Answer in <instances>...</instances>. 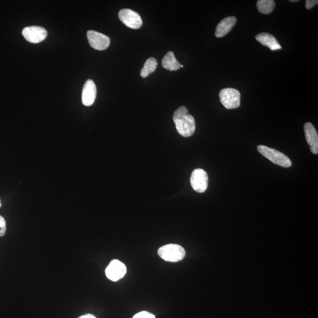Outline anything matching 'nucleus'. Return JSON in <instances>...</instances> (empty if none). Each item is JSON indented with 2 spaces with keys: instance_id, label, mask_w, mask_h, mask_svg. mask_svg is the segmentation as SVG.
Wrapping results in <instances>:
<instances>
[{
  "instance_id": "obj_1",
  "label": "nucleus",
  "mask_w": 318,
  "mask_h": 318,
  "mask_svg": "<svg viewBox=\"0 0 318 318\" xmlns=\"http://www.w3.org/2000/svg\"><path fill=\"white\" fill-rule=\"evenodd\" d=\"M173 119L177 131L185 137L193 135L196 129V123L194 117L189 113L186 107L181 106L175 112Z\"/></svg>"
},
{
  "instance_id": "obj_2",
  "label": "nucleus",
  "mask_w": 318,
  "mask_h": 318,
  "mask_svg": "<svg viewBox=\"0 0 318 318\" xmlns=\"http://www.w3.org/2000/svg\"><path fill=\"white\" fill-rule=\"evenodd\" d=\"M158 254L164 261L177 262L184 259L186 252L184 247L179 244H169L160 247Z\"/></svg>"
},
{
  "instance_id": "obj_3",
  "label": "nucleus",
  "mask_w": 318,
  "mask_h": 318,
  "mask_svg": "<svg viewBox=\"0 0 318 318\" xmlns=\"http://www.w3.org/2000/svg\"><path fill=\"white\" fill-rule=\"evenodd\" d=\"M258 150L264 157L269 159L274 164L284 167L291 166L292 161L290 158L278 150L263 145L259 146Z\"/></svg>"
},
{
  "instance_id": "obj_4",
  "label": "nucleus",
  "mask_w": 318,
  "mask_h": 318,
  "mask_svg": "<svg viewBox=\"0 0 318 318\" xmlns=\"http://www.w3.org/2000/svg\"><path fill=\"white\" fill-rule=\"evenodd\" d=\"M219 97L221 103L227 109L237 108L240 106V93L235 88H224L220 91Z\"/></svg>"
},
{
  "instance_id": "obj_5",
  "label": "nucleus",
  "mask_w": 318,
  "mask_h": 318,
  "mask_svg": "<svg viewBox=\"0 0 318 318\" xmlns=\"http://www.w3.org/2000/svg\"><path fill=\"white\" fill-rule=\"evenodd\" d=\"M208 175L206 171L197 169L191 173L190 184L193 189L198 193H204L208 187Z\"/></svg>"
},
{
  "instance_id": "obj_6",
  "label": "nucleus",
  "mask_w": 318,
  "mask_h": 318,
  "mask_svg": "<svg viewBox=\"0 0 318 318\" xmlns=\"http://www.w3.org/2000/svg\"><path fill=\"white\" fill-rule=\"evenodd\" d=\"M119 19L123 24L132 29H138L142 26V19L137 12L131 9H123L119 13Z\"/></svg>"
},
{
  "instance_id": "obj_7",
  "label": "nucleus",
  "mask_w": 318,
  "mask_h": 318,
  "mask_svg": "<svg viewBox=\"0 0 318 318\" xmlns=\"http://www.w3.org/2000/svg\"><path fill=\"white\" fill-rule=\"evenodd\" d=\"M22 34L29 43L37 44L46 39L47 32L45 28L39 26H29L23 29Z\"/></svg>"
},
{
  "instance_id": "obj_8",
  "label": "nucleus",
  "mask_w": 318,
  "mask_h": 318,
  "mask_svg": "<svg viewBox=\"0 0 318 318\" xmlns=\"http://www.w3.org/2000/svg\"><path fill=\"white\" fill-rule=\"evenodd\" d=\"M87 37L90 46L100 51L107 49L110 44V38L107 35L96 31H88Z\"/></svg>"
},
{
  "instance_id": "obj_9",
  "label": "nucleus",
  "mask_w": 318,
  "mask_h": 318,
  "mask_svg": "<svg viewBox=\"0 0 318 318\" xmlns=\"http://www.w3.org/2000/svg\"><path fill=\"white\" fill-rule=\"evenodd\" d=\"M126 272V265L117 259L112 261L106 269V276L113 282L118 281L123 278Z\"/></svg>"
},
{
  "instance_id": "obj_10",
  "label": "nucleus",
  "mask_w": 318,
  "mask_h": 318,
  "mask_svg": "<svg viewBox=\"0 0 318 318\" xmlns=\"http://www.w3.org/2000/svg\"><path fill=\"white\" fill-rule=\"evenodd\" d=\"M97 88L92 80H88L85 82L82 91V102L85 106L93 105L96 98Z\"/></svg>"
},
{
  "instance_id": "obj_11",
  "label": "nucleus",
  "mask_w": 318,
  "mask_h": 318,
  "mask_svg": "<svg viewBox=\"0 0 318 318\" xmlns=\"http://www.w3.org/2000/svg\"><path fill=\"white\" fill-rule=\"evenodd\" d=\"M306 141L310 146L311 151L313 154L318 153V135L315 127L311 123H306L304 126Z\"/></svg>"
},
{
  "instance_id": "obj_12",
  "label": "nucleus",
  "mask_w": 318,
  "mask_h": 318,
  "mask_svg": "<svg viewBox=\"0 0 318 318\" xmlns=\"http://www.w3.org/2000/svg\"><path fill=\"white\" fill-rule=\"evenodd\" d=\"M237 23V19L234 16H229L223 19L216 26L215 35L216 37L220 38L228 34Z\"/></svg>"
},
{
  "instance_id": "obj_13",
  "label": "nucleus",
  "mask_w": 318,
  "mask_h": 318,
  "mask_svg": "<svg viewBox=\"0 0 318 318\" xmlns=\"http://www.w3.org/2000/svg\"><path fill=\"white\" fill-rule=\"evenodd\" d=\"M256 40L262 44V45L268 47L272 51L282 49V47L280 45L276 38L273 35L266 33V32H263V33L256 35Z\"/></svg>"
},
{
  "instance_id": "obj_14",
  "label": "nucleus",
  "mask_w": 318,
  "mask_h": 318,
  "mask_svg": "<svg viewBox=\"0 0 318 318\" xmlns=\"http://www.w3.org/2000/svg\"><path fill=\"white\" fill-rule=\"evenodd\" d=\"M164 69L170 71H176L181 68V64L176 60L175 54L172 52L167 53L161 61Z\"/></svg>"
},
{
  "instance_id": "obj_15",
  "label": "nucleus",
  "mask_w": 318,
  "mask_h": 318,
  "mask_svg": "<svg viewBox=\"0 0 318 318\" xmlns=\"http://www.w3.org/2000/svg\"><path fill=\"white\" fill-rule=\"evenodd\" d=\"M256 6L261 13L268 14L273 11L275 7V3L273 0H259Z\"/></svg>"
},
{
  "instance_id": "obj_16",
  "label": "nucleus",
  "mask_w": 318,
  "mask_h": 318,
  "mask_svg": "<svg viewBox=\"0 0 318 318\" xmlns=\"http://www.w3.org/2000/svg\"><path fill=\"white\" fill-rule=\"evenodd\" d=\"M158 66V61L155 58H149L147 59L146 63H144L143 69H141L140 75L143 78H147L150 74L154 72Z\"/></svg>"
},
{
  "instance_id": "obj_17",
  "label": "nucleus",
  "mask_w": 318,
  "mask_h": 318,
  "mask_svg": "<svg viewBox=\"0 0 318 318\" xmlns=\"http://www.w3.org/2000/svg\"><path fill=\"white\" fill-rule=\"evenodd\" d=\"M132 318H155V317L148 312L143 311L135 315Z\"/></svg>"
},
{
  "instance_id": "obj_18",
  "label": "nucleus",
  "mask_w": 318,
  "mask_h": 318,
  "mask_svg": "<svg viewBox=\"0 0 318 318\" xmlns=\"http://www.w3.org/2000/svg\"><path fill=\"white\" fill-rule=\"evenodd\" d=\"M6 232V222L4 218L0 215V237H3Z\"/></svg>"
},
{
  "instance_id": "obj_19",
  "label": "nucleus",
  "mask_w": 318,
  "mask_h": 318,
  "mask_svg": "<svg viewBox=\"0 0 318 318\" xmlns=\"http://www.w3.org/2000/svg\"><path fill=\"white\" fill-rule=\"evenodd\" d=\"M318 4V1L317 0H307V1H306V8L308 10H310Z\"/></svg>"
},
{
  "instance_id": "obj_20",
  "label": "nucleus",
  "mask_w": 318,
  "mask_h": 318,
  "mask_svg": "<svg viewBox=\"0 0 318 318\" xmlns=\"http://www.w3.org/2000/svg\"><path fill=\"white\" fill-rule=\"evenodd\" d=\"M79 318H96L94 317V315H93L87 314V315H83V316H81Z\"/></svg>"
},
{
  "instance_id": "obj_21",
  "label": "nucleus",
  "mask_w": 318,
  "mask_h": 318,
  "mask_svg": "<svg viewBox=\"0 0 318 318\" xmlns=\"http://www.w3.org/2000/svg\"><path fill=\"white\" fill-rule=\"evenodd\" d=\"M290 1H291V2H297V1H297V0H291Z\"/></svg>"
},
{
  "instance_id": "obj_22",
  "label": "nucleus",
  "mask_w": 318,
  "mask_h": 318,
  "mask_svg": "<svg viewBox=\"0 0 318 318\" xmlns=\"http://www.w3.org/2000/svg\"><path fill=\"white\" fill-rule=\"evenodd\" d=\"M1 200H0V208H1Z\"/></svg>"
},
{
  "instance_id": "obj_23",
  "label": "nucleus",
  "mask_w": 318,
  "mask_h": 318,
  "mask_svg": "<svg viewBox=\"0 0 318 318\" xmlns=\"http://www.w3.org/2000/svg\"><path fill=\"white\" fill-rule=\"evenodd\" d=\"M181 67H184V66H183V65H181Z\"/></svg>"
}]
</instances>
